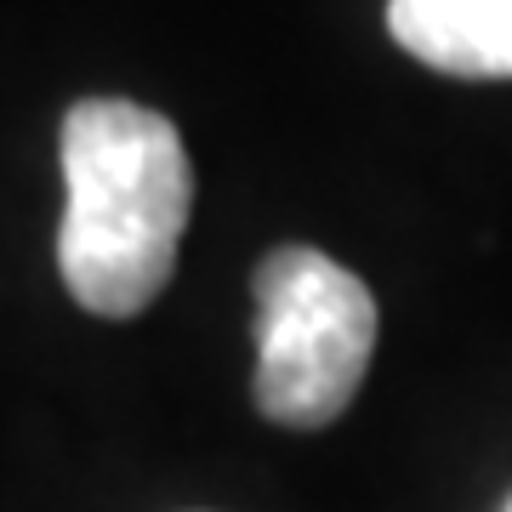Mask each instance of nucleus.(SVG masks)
<instances>
[{
    "label": "nucleus",
    "instance_id": "nucleus-1",
    "mask_svg": "<svg viewBox=\"0 0 512 512\" xmlns=\"http://www.w3.org/2000/svg\"><path fill=\"white\" fill-rule=\"evenodd\" d=\"M63 234L57 268L86 313L131 319L177 268L194 165L165 114L126 97H86L63 120Z\"/></svg>",
    "mask_w": 512,
    "mask_h": 512
},
{
    "label": "nucleus",
    "instance_id": "nucleus-2",
    "mask_svg": "<svg viewBox=\"0 0 512 512\" xmlns=\"http://www.w3.org/2000/svg\"><path fill=\"white\" fill-rule=\"evenodd\" d=\"M256 410L279 427H330L376 353V296L313 245H279L256 268Z\"/></svg>",
    "mask_w": 512,
    "mask_h": 512
},
{
    "label": "nucleus",
    "instance_id": "nucleus-3",
    "mask_svg": "<svg viewBox=\"0 0 512 512\" xmlns=\"http://www.w3.org/2000/svg\"><path fill=\"white\" fill-rule=\"evenodd\" d=\"M387 35L439 74L512 80V0H387Z\"/></svg>",
    "mask_w": 512,
    "mask_h": 512
},
{
    "label": "nucleus",
    "instance_id": "nucleus-4",
    "mask_svg": "<svg viewBox=\"0 0 512 512\" xmlns=\"http://www.w3.org/2000/svg\"><path fill=\"white\" fill-rule=\"evenodd\" d=\"M507 512H512V507H507Z\"/></svg>",
    "mask_w": 512,
    "mask_h": 512
}]
</instances>
